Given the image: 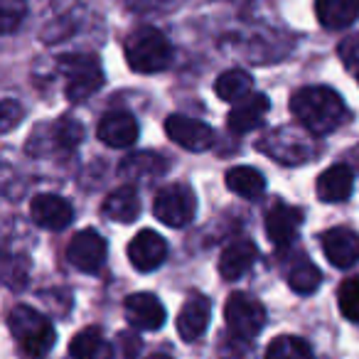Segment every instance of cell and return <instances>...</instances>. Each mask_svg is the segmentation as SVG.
Segmentation results:
<instances>
[{
    "label": "cell",
    "mask_w": 359,
    "mask_h": 359,
    "mask_svg": "<svg viewBox=\"0 0 359 359\" xmlns=\"http://www.w3.org/2000/svg\"><path fill=\"white\" fill-rule=\"evenodd\" d=\"M197 212V197L190 185L185 182H172L158 190L153 200V215L160 224L170 229H182L195 219Z\"/></svg>",
    "instance_id": "obj_5"
},
{
    "label": "cell",
    "mask_w": 359,
    "mask_h": 359,
    "mask_svg": "<svg viewBox=\"0 0 359 359\" xmlns=\"http://www.w3.org/2000/svg\"><path fill=\"white\" fill-rule=\"evenodd\" d=\"M264 359H315L310 344L295 334H280L269 344Z\"/></svg>",
    "instance_id": "obj_27"
},
{
    "label": "cell",
    "mask_w": 359,
    "mask_h": 359,
    "mask_svg": "<svg viewBox=\"0 0 359 359\" xmlns=\"http://www.w3.org/2000/svg\"><path fill=\"white\" fill-rule=\"evenodd\" d=\"M224 323L229 334L254 339L266 325V308L249 293H231L224 305Z\"/></svg>",
    "instance_id": "obj_7"
},
{
    "label": "cell",
    "mask_w": 359,
    "mask_h": 359,
    "mask_svg": "<svg viewBox=\"0 0 359 359\" xmlns=\"http://www.w3.org/2000/svg\"><path fill=\"white\" fill-rule=\"evenodd\" d=\"M259 150L283 165H300L315 155L310 135L295 128L269 130V133L259 140Z\"/></svg>",
    "instance_id": "obj_6"
},
{
    "label": "cell",
    "mask_w": 359,
    "mask_h": 359,
    "mask_svg": "<svg viewBox=\"0 0 359 359\" xmlns=\"http://www.w3.org/2000/svg\"><path fill=\"white\" fill-rule=\"evenodd\" d=\"M69 354L74 359H111L114 349L106 342L104 332L99 327H84L72 337Z\"/></svg>",
    "instance_id": "obj_22"
},
{
    "label": "cell",
    "mask_w": 359,
    "mask_h": 359,
    "mask_svg": "<svg viewBox=\"0 0 359 359\" xmlns=\"http://www.w3.org/2000/svg\"><path fill=\"white\" fill-rule=\"evenodd\" d=\"M123 3H126V8L133 13H153V11H160L168 0H123Z\"/></svg>",
    "instance_id": "obj_33"
},
{
    "label": "cell",
    "mask_w": 359,
    "mask_h": 359,
    "mask_svg": "<svg viewBox=\"0 0 359 359\" xmlns=\"http://www.w3.org/2000/svg\"><path fill=\"white\" fill-rule=\"evenodd\" d=\"M138 121L128 111H111L96 126V135L109 148H130L138 140Z\"/></svg>",
    "instance_id": "obj_14"
},
{
    "label": "cell",
    "mask_w": 359,
    "mask_h": 359,
    "mask_svg": "<svg viewBox=\"0 0 359 359\" xmlns=\"http://www.w3.org/2000/svg\"><path fill=\"white\" fill-rule=\"evenodd\" d=\"M52 135H55V148L60 150H67V153H72V150L76 148V145L81 143V138H84V128H81V123H76L74 118H60L55 123V128H52Z\"/></svg>",
    "instance_id": "obj_28"
},
{
    "label": "cell",
    "mask_w": 359,
    "mask_h": 359,
    "mask_svg": "<svg viewBox=\"0 0 359 359\" xmlns=\"http://www.w3.org/2000/svg\"><path fill=\"white\" fill-rule=\"evenodd\" d=\"M337 303L339 313L352 323H359V276L344 278L337 290Z\"/></svg>",
    "instance_id": "obj_29"
},
{
    "label": "cell",
    "mask_w": 359,
    "mask_h": 359,
    "mask_svg": "<svg viewBox=\"0 0 359 359\" xmlns=\"http://www.w3.org/2000/svg\"><path fill=\"white\" fill-rule=\"evenodd\" d=\"M325 259L334 269H352L359 261V234H354L347 226H334L320 236Z\"/></svg>",
    "instance_id": "obj_12"
},
{
    "label": "cell",
    "mask_w": 359,
    "mask_h": 359,
    "mask_svg": "<svg viewBox=\"0 0 359 359\" xmlns=\"http://www.w3.org/2000/svg\"><path fill=\"white\" fill-rule=\"evenodd\" d=\"M60 69L67 76V99L81 104L104 86V72L94 55L60 57Z\"/></svg>",
    "instance_id": "obj_4"
},
{
    "label": "cell",
    "mask_w": 359,
    "mask_h": 359,
    "mask_svg": "<svg viewBox=\"0 0 359 359\" xmlns=\"http://www.w3.org/2000/svg\"><path fill=\"white\" fill-rule=\"evenodd\" d=\"M357 81H359V74H357Z\"/></svg>",
    "instance_id": "obj_35"
},
{
    "label": "cell",
    "mask_w": 359,
    "mask_h": 359,
    "mask_svg": "<svg viewBox=\"0 0 359 359\" xmlns=\"http://www.w3.org/2000/svg\"><path fill=\"white\" fill-rule=\"evenodd\" d=\"M354 187V175L344 163L330 165L315 182V190L323 202H344L349 200Z\"/></svg>",
    "instance_id": "obj_19"
},
{
    "label": "cell",
    "mask_w": 359,
    "mask_h": 359,
    "mask_svg": "<svg viewBox=\"0 0 359 359\" xmlns=\"http://www.w3.org/2000/svg\"><path fill=\"white\" fill-rule=\"evenodd\" d=\"M126 320L130 323V327L135 330H160L165 323V305L160 303L158 295L153 293H133L126 298L123 303Z\"/></svg>",
    "instance_id": "obj_13"
},
{
    "label": "cell",
    "mask_w": 359,
    "mask_h": 359,
    "mask_svg": "<svg viewBox=\"0 0 359 359\" xmlns=\"http://www.w3.org/2000/svg\"><path fill=\"white\" fill-rule=\"evenodd\" d=\"M106 256H109V246L106 239L94 229H84L69 241L67 246V259L74 269L84 271V273H96L104 269Z\"/></svg>",
    "instance_id": "obj_9"
},
{
    "label": "cell",
    "mask_w": 359,
    "mask_h": 359,
    "mask_svg": "<svg viewBox=\"0 0 359 359\" xmlns=\"http://www.w3.org/2000/svg\"><path fill=\"white\" fill-rule=\"evenodd\" d=\"M8 327L27 357H45L57 342L55 325L30 305H15L8 315Z\"/></svg>",
    "instance_id": "obj_3"
},
{
    "label": "cell",
    "mask_w": 359,
    "mask_h": 359,
    "mask_svg": "<svg viewBox=\"0 0 359 359\" xmlns=\"http://www.w3.org/2000/svg\"><path fill=\"white\" fill-rule=\"evenodd\" d=\"M290 111L308 133L327 135L347 121L342 96L330 86H303L290 99Z\"/></svg>",
    "instance_id": "obj_1"
},
{
    "label": "cell",
    "mask_w": 359,
    "mask_h": 359,
    "mask_svg": "<svg viewBox=\"0 0 359 359\" xmlns=\"http://www.w3.org/2000/svg\"><path fill=\"white\" fill-rule=\"evenodd\" d=\"M165 133L172 143L182 145L190 153H205L215 143V130L205 121L190 118V116L172 114L165 121Z\"/></svg>",
    "instance_id": "obj_8"
},
{
    "label": "cell",
    "mask_w": 359,
    "mask_h": 359,
    "mask_svg": "<svg viewBox=\"0 0 359 359\" xmlns=\"http://www.w3.org/2000/svg\"><path fill=\"white\" fill-rule=\"evenodd\" d=\"M30 217L42 229L60 231L72 224L74 210H72L69 202L60 195H37L30 205Z\"/></svg>",
    "instance_id": "obj_15"
},
{
    "label": "cell",
    "mask_w": 359,
    "mask_h": 359,
    "mask_svg": "<svg viewBox=\"0 0 359 359\" xmlns=\"http://www.w3.org/2000/svg\"><path fill=\"white\" fill-rule=\"evenodd\" d=\"M128 259L135 271L150 273V271L160 269L163 261L168 259V241L153 229L138 231L128 244Z\"/></svg>",
    "instance_id": "obj_11"
},
{
    "label": "cell",
    "mask_w": 359,
    "mask_h": 359,
    "mask_svg": "<svg viewBox=\"0 0 359 359\" xmlns=\"http://www.w3.org/2000/svg\"><path fill=\"white\" fill-rule=\"evenodd\" d=\"M210 318H212V303L205 295H192L187 298V303L182 305L177 315V332L185 342L202 337L210 327Z\"/></svg>",
    "instance_id": "obj_17"
},
{
    "label": "cell",
    "mask_w": 359,
    "mask_h": 359,
    "mask_svg": "<svg viewBox=\"0 0 359 359\" xmlns=\"http://www.w3.org/2000/svg\"><path fill=\"white\" fill-rule=\"evenodd\" d=\"M224 180H226L229 192L244 197V200H256V197H261L266 190V177L256 168H249V165L231 168Z\"/></svg>",
    "instance_id": "obj_23"
},
{
    "label": "cell",
    "mask_w": 359,
    "mask_h": 359,
    "mask_svg": "<svg viewBox=\"0 0 359 359\" xmlns=\"http://www.w3.org/2000/svg\"><path fill=\"white\" fill-rule=\"evenodd\" d=\"M121 170L128 180H150V177H158L168 170V163L165 158L155 153H135V155H128V158L121 163Z\"/></svg>",
    "instance_id": "obj_26"
},
{
    "label": "cell",
    "mask_w": 359,
    "mask_h": 359,
    "mask_svg": "<svg viewBox=\"0 0 359 359\" xmlns=\"http://www.w3.org/2000/svg\"><path fill=\"white\" fill-rule=\"evenodd\" d=\"M323 273L320 269L308 259V256H298L288 269V285L290 290H295L298 295H310L320 288Z\"/></svg>",
    "instance_id": "obj_25"
},
{
    "label": "cell",
    "mask_w": 359,
    "mask_h": 359,
    "mask_svg": "<svg viewBox=\"0 0 359 359\" xmlns=\"http://www.w3.org/2000/svg\"><path fill=\"white\" fill-rule=\"evenodd\" d=\"M148 359H172V357H168V354H150Z\"/></svg>",
    "instance_id": "obj_34"
},
{
    "label": "cell",
    "mask_w": 359,
    "mask_h": 359,
    "mask_svg": "<svg viewBox=\"0 0 359 359\" xmlns=\"http://www.w3.org/2000/svg\"><path fill=\"white\" fill-rule=\"evenodd\" d=\"M251 89H254V79L244 69H229L215 81V94L229 104H239L251 94Z\"/></svg>",
    "instance_id": "obj_24"
},
{
    "label": "cell",
    "mask_w": 359,
    "mask_h": 359,
    "mask_svg": "<svg viewBox=\"0 0 359 359\" xmlns=\"http://www.w3.org/2000/svg\"><path fill=\"white\" fill-rule=\"evenodd\" d=\"M22 6L20 3H15V0H6V3H3V18H6V32H13L15 30V25L18 22L22 20Z\"/></svg>",
    "instance_id": "obj_32"
},
{
    "label": "cell",
    "mask_w": 359,
    "mask_h": 359,
    "mask_svg": "<svg viewBox=\"0 0 359 359\" xmlns=\"http://www.w3.org/2000/svg\"><path fill=\"white\" fill-rule=\"evenodd\" d=\"M271 109V101L266 94H249L246 99H241L234 109L226 116V126H229L231 133L244 135L256 130L261 123H264L266 114Z\"/></svg>",
    "instance_id": "obj_16"
},
{
    "label": "cell",
    "mask_w": 359,
    "mask_h": 359,
    "mask_svg": "<svg viewBox=\"0 0 359 359\" xmlns=\"http://www.w3.org/2000/svg\"><path fill=\"white\" fill-rule=\"evenodd\" d=\"M303 224V212L298 207L283 205L276 202L269 212H266V236L273 244V249L283 251L293 244V239L298 236V229Z\"/></svg>",
    "instance_id": "obj_10"
},
{
    "label": "cell",
    "mask_w": 359,
    "mask_h": 359,
    "mask_svg": "<svg viewBox=\"0 0 359 359\" xmlns=\"http://www.w3.org/2000/svg\"><path fill=\"white\" fill-rule=\"evenodd\" d=\"M126 62L133 72L138 74H155V72L168 69L170 60H172V47H170L168 37L158 30V27H138L126 37Z\"/></svg>",
    "instance_id": "obj_2"
},
{
    "label": "cell",
    "mask_w": 359,
    "mask_h": 359,
    "mask_svg": "<svg viewBox=\"0 0 359 359\" xmlns=\"http://www.w3.org/2000/svg\"><path fill=\"white\" fill-rule=\"evenodd\" d=\"M259 259V249L251 239H236L222 251L219 273L224 280H239Z\"/></svg>",
    "instance_id": "obj_18"
},
{
    "label": "cell",
    "mask_w": 359,
    "mask_h": 359,
    "mask_svg": "<svg viewBox=\"0 0 359 359\" xmlns=\"http://www.w3.org/2000/svg\"><path fill=\"white\" fill-rule=\"evenodd\" d=\"M104 215L121 224H130L138 219L140 215V197L135 192L133 185H123L118 190H114L104 200Z\"/></svg>",
    "instance_id": "obj_21"
},
{
    "label": "cell",
    "mask_w": 359,
    "mask_h": 359,
    "mask_svg": "<svg viewBox=\"0 0 359 359\" xmlns=\"http://www.w3.org/2000/svg\"><path fill=\"white\" fill-rule=\"evenodd\" d=\"M339 60L352 74H359V35H352L339 42Z\"/></svg>",
    "instance_id": "obj_30"
},
{
    "label": "cell",
    "mask_w": 359,
    "mask_h": 359,
    "mask_svg": "<svg viewBox=\"0 0 359 359\" xmlns=\"http://www.w3.org/2000/svg\"><path fill=\"white\" fill-rule=\"evenodd\" d=\"M315 13L323 27L342 30L359 18V0H315Z\"/></svg>",
    "instance_id": "obj_20"
},
{
    "label": "cell",
    "mask_w": 359,
    "mask_h": 359,
    "mask_svg": "<svg viewBox=\"0 0 359 359\" xmlns=\"http://www.w3.org/2000/svg\"><path fill=\"white\" fill-rule=\"evenodd\" d=\"M20 118H22V106L13 99L3 101V106H0V126H3V130H11Z\"/></svg>",
    "instance_id": "obj_31"
}]
</instances>
